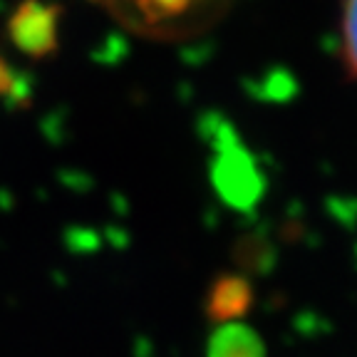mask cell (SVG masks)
<instances>
[{"instance_id":"cell-4","label":"cell","mask_w":357,"mask_h":357,"mask_svg":"<svg viewBox=\"0 0 357 357\" xmlns=\"http://www.w3.org/2000/svg\"><path fill=\"white\" fill-rule=\"evenodd\" d=\"M208 357H266V345L248 325L223 323L208 342Z\"/></svg>"},{"instance_id":"cell-6","label":"cell","mask_w":357,"mask_h":357,"mask_svg":"<svg viewBox=\"0 0 357 357\" xmlns=\"http://www.w3.org/2000/svg\"><path fill=\"white\" fill-rule=\"evenodd\" d=\"M137 6L149 20H169L181 15L191 6V0H137Z\"/></svg>"},{"instance_id":"cell-2","label":"cell","mask_w":357,"mask_h":357,"mask_svg":"<svg viewBox=\"0 0 357 357\" xmlns=\"http://www.w3.org/2000/svg\"><path fill=\"white\" fill-rule=\"evenodd\" d=\"M216 186L223 194V199L238 208L253 206L261 199V172H258L253 156L236 142H229L221 149L216 164Z\"/></svg>"},{"instance_id":"cell-5","label":"cell","mask_w":357,"mask_h":357,"mask_svg":"<svg viewBox=\"0 0 357 357\" xmlns=\"http://www.w3.org/2000/svg\"><path fill=\"white\" fill-rule=\"evenodd\" d=\"M342 62L357 79V0L342 3Z\"/></svg>"},{"instance_id":"cell-7","label":"cell","mask_w":357,"mask_h":357,"mask_svg":"<svg viewBox=\"0 0 357 357\" xmlns=\"http://www.w3.org/2000/svg\"><path fill=\"white\" fill-rule=\"evenodd\" d=\"M10 84H13V75H10V70H8L6 62L0 60V92H6Z\"/></svg>"},{"instance_id":"cell-3","label":"cell","mask_w":357,"mask_h":357,"mask_svg":"<svg viewBox=\"0 0 357 357\" xmlns=\"http://www.w3.org/2000/svg\"><path fill=\"white\" fill-rule=\"evenodd\" d=\"M253 307V285L241 273H223L206 293V315L211 323H238Z\"/></svg>"},{"instance_id":"cell-1","label":"cell","mask_w":357,"mask_h":357,"mask_svg":"<svg viewBox=\"0 0 357 357\" xmlns=\"http://www.w3.org/2000/svg\"><path fill=\"white\" fill-rule=\"evenodd\" d=\"M60 8L43 0H22L8 20V35L17 50L30 57H45L57 47Z\"/></svg>"}]
</instances>
